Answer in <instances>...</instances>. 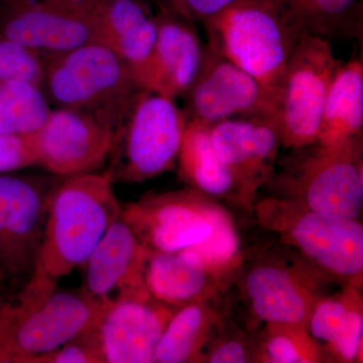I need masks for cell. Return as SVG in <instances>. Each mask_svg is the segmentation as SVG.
Wrapping results in <instances>:
<instances>
[{
    "label": "cell",
    "instance_id": "cell-1",
    "mask_svg": "<svg viewBox=\"0 0 363 363\" xmlns=\"http://www.w3.org/2000/svg\"><path fill=\"white\" fill-rule=\"evenodd\" d=\"M107 303L40 272L0 295V363H28L96 326Z\"/></svg>",
    "mask_w": 363,
    "mask_h": 363
},
{
    "label": "cell",
    "instance_id": "cell-2",
    "mask_svg": "<svg viewBox=\"0 0 363 363\" xmlns=\"http://www.w3.org/2000/svg\"><path fill=\"white\" fill-rule=\"evenodd\" d=\"M114 182L111 169L61 179L50 201L35 272L59 283L84 266L121 217Z\"/></svg>",
    "mask_w": 363,
    "mask_h": 363
},
{
    "label": "cell",
    "instance_id": "cell-3",
    "mask_svg": "<svg viewBox=\"0 0 363 363\" xmlns=\"http://www.w3.org/2000/svg\"><path fill=\"white\" fill-rule=\"evenodd\" d=\"M44 92L50 104L84 113L116 131L138 91L128 65L99 42L45 56Z\"/></svg>",
    "mask_w": 363,
    "mask_h": 363
},
{
    "label": "cell",
    "instance_id": "cell-4",
    "mask_svg": "<svg viewBox=\"0 0 363 363\" xmlns=\"http://www.w3.org/2000/svg\"><path fill=\"white\" fill-rule=\"evenodd\" d=\"M202 23L209 44L279 95L286 63L303 30L269 0H236Z\"/></svg>",
    "mask_w": 363,
    "mask_h": 363
},
{
    "label": "cell",
    "instance_id": "cell-5",
    "mask_svg": "<svg viewBox=\"0 0 363 363\" xmlns=\"http://www.w3.org/2000/svg\"><path fill=\"white\" fill-rule=\"evenodd\" d=\"M187 121L173 98L138 91L116 131L111 154L117 156L111 169L116 180L140 183L169 171L178 159Z\"/></svg>",
    "mask_w": 363,
    "mask_h": 363
},
{
    "label": "cell",
    "instance_id": "cell-6",
    "mask_svg": "<svg viewBox=\"0 0 363 363\" xmlns=\"http://www.w3.org/2000/svg\"><path fill=\"white\" fill-rule=\"evenodd\" d=\"M340 65L327 39L303 33L279 88L274 123L281 145L301 149L317 142L325 101Z\"/></svg>",
    "mask_w": 363,
    "mask_h": 363
},
{
    "label": "cell",
    "instance_id": "cell-7",
    "mask_svg": "<svg viewBox=\"0 0 363 363\" xmlns=\"http://www.w3.org/2000/svg\"><path fill=\"white\" fill-rule=\"evenodd\" d=\"M61 179L0 175V267L9 286L18 288L35 274L50 201Z\"/></svg>",
    "mask_w": 363,
    "mask_h": 363
},
{
    "label": "cell",
    "instance_id": "cell-8",
    "mask_svg": "<svg viewBox=\"0 0 363 363\" xmlns=\"http://www.w3.org/2000/svg\"><path fill=\"white\" fill-rule=\"evenodd\" d=\"M184 97L188 121L210 125L240 116L274 121L278 109V93L260 84L209 43L199 75Z\"/></svg>",
    "mask_w": 363,
    "mask_h": 363
},
{
    "label": "cell",
    "instance_id": "cell-9",
    "mask_svg": "<svg viewBox=\"0 0 363 363\" xmlns=\"http://www.w3.org/2000/svg\"><path fill=\"white\" fill-rule=\"evenodd\" d=\"M96 0H0V35L44 54L95 42Z\"/></svg>",
    "mask_w": 363,
    "mask_h": 363
},
{
    "label": "cell",
    "instance_id": "cell-10",
    "mask_svg": "<svg viewBox=\"0 0 363 363\" xmlns=\"http://www.w3.org/2000/svg\"><path fill=\"white\" fill-rule=\"evenodd\" d=\"M193 192L145 198L121 209V218L150 252H175L208 240L223 210Z\"/></svg>",
    "mask_w": 363,
    "mask_h": 363
},
{
    "label": "cell",
    "instance_id": "cell-11",
    "mask_svg": "<svg viewBox=\"0 0 363 363\" xmlns=\"http://www.w3.org/2000/svg\"><path fill=\"white\" fill-rule=\"evenodd\" d=\"M116 131L81 112L52 109L33 133L38 166L60 178L96 171L111 156Z\"/></svg>",
    "mask_w": 363,
    "mask_h": 363
},
{
    "label": "cell",
    "instance_id": "cell-12",
    "mask_svg": "<svg viewBox=\"0 0 363 363\" xmlns=\"http://www.w3.org/2000/svg\"><path fill=\"white\" fill-rule=\"evenodd\" d=\"M359 136L321 147L306 162L298 180V204L317 213L358 219L362 209L363 175Z\"/></svg>",
    "mask_w": 363,
    "mask_h": 363
},
{
    "label": "cell",
    "instance_id": "cell-13",
    "mask_svg": "<svg viewBox=\"0 0 363 363\" xmlns=\"http://www.w3.org/2000/svg\"><path fill=\"white\" fill-rule=\"evenodd\" d=\"M279 218V229L319 269L340 279L362 277L363 227L358 219L317 213L303 206Z\"/></svg>",
    "mask_w": 363,
    "mask_h": 363
},
{
    "label": "cell",
    "instance_id": "cell-14",
    "mask_svg": "<svg viewBox=\"0 0 363 363\" xmlns=\"http://www.w3.org/2000/svg\"><path fill=\"white\" fill-rule=\"evenodd\" d=\"M150 253L119 217L86 260L84 285L81 289L105 303L152 297L145 281Z\"/></svg>",
    "mask_w": 363,
    "mask_h": 363
},
{
    "label": "cell",
    "instance_id": "cell-15",
    "mask_svg": "<svg viewBox=\"0 0 363 363\" xmlns=\"http://www.w3.org/2000/svg\"><path fill=\"white\" fill-rule=\"evenodd\" d=\"M174 312L154 298H123L105 306L96 329L104 363L155 362Z\"/></svg>",
    "mask_w": 363,
    "mask_h": 363
},
{
    "label": "cell",
    "instance_id": "cell-16",
    "mask_svg": "<svg viewBox=\"0 0 363 363\" xmlns=\"http://www.w3.org/2000/svg\"><path fill=\"white\" fill-rule=\"evenodd\" d=\"M210 135L215 150L233 172L241 192H253L271 176L281 145L274 121L233 117L211 125Z\"/></svg>",
    "mask_w": 363,
    "mask_h": 363
},
{
    "label": "cell",
    "instance_id": "cell-17",
    "mask_svg": "<svg viewBox=\"0 0 363 363\" xmlns=\"http://www.w3.org/2000/svg\"><path fill=\"white\" fill-rule=\"evenodd\" d=\"M155 16L157 42L143 89L173 99L184 97L201 70L205 45L194 23L164 11Z\"/></svg>",
    "mask_w": 363,
    "mask_h": 363
},
{
    "label": "cell",
    "instance_id": "cell-18",
    "mask_svg": "<svg viewBox=\"0 0 363 363\" xmlns=\"http://www.w3.org/2000/svg\"><path fill=\"white\" fill-rule=\"evenodd\" d=\"M94 23L95 42L123 60L143 89L157 42L156 16L138 0H96Z\"/></svg>",
    "mask_w": 363,
    "mask_h": 363
},
{
    "label": "cell",
    "instance_id": "cell-19",
    "mask_svg": "<svg viewBox=\"0 0 363 363\" xmlns=\"http://www.w3.org/2000/svg\"><path fill=\"white\" fill-rule=\"evenodd\" d=\"M252 311L262 321L295 326L309 319L312 297L297 277L277 264H257L245 281Z\"/></svg>",
    "mask_w": 363,
    "mask_h": 363
},
{
    "label": "cell",
    "instance_id": "cell-20",
    "mask_svg": "<svg viewBox=\"0 0 363 363\" xmlns=\"http://www.w3.org/2000/svg\"><path fill=\"white\" fill-rule=\"evenodd\" d=\"M208 271L200 255L189 248L175 252H150L145 281L157 302L181 308L198 302L204 294Z\"/></svg>",
    "mask_w": 363,
    "mask_h": 363
},
{
    "label": "cell",
    "instance_id": "cell-21",
    "mask_svg": "<svg viewBox=\"0 0 363 363\" xmlns=\"http://www.w3.org/2000/svg\"><path fill=\"white\" fill-rule=\"evenodd\" d=\"M362 60H350L339 66L332 80L317 143L321 147L339 145L362 135Z\"/></svg>",
    "mask_w": 363,
    "mask_h": 363
},
{
    "label": "cell",
    "instance_id": "cell-22",
    "mask_svg": "<svg viewBox=\"0 0 363 363\" xmlns=\"http://www.w3.org/2000/svg\"><path fill=\"white\" fill-rule=\"evenodd\" d=\"M210 130V124L187 121L178 155L181 175L205 194L223 196L233 190L241 192L233 172L215 150Z\"/></svg>",
    "mask_w": 363,
    "mask_h": 363
},
{
    "label": "cell",
    "instance_id": "cell-23",
    "mask_svg": "<svg viewBox=\"0 0 363 363\" xmlns=\"http://www.w3.org/2000/svg\"><path fill=\"white\" fill-rule=\"evenodd\" d=\"M279 13L304 33L325 38L352 39L359 33L362 11L338 0H269Z\"/></svg>",
    "mask_w": 363,
    "mask_h": 363
},
{
    "label": "cell",
    "instance_id": "cell-24",
    "mask_svg": "<svg viewBox=\"0 0 363 363\" xmlns=\"http://www.w3.org/2000/svg\"><path fill=\"white\" fill-rule=\"evenodd\" d=\"M309 329L317 342L330 346L345 362L357 359L362 341V314L343 298L319 303L310 314Z\"/></svg>",
    "mask_w": 363,
    "mask_h": 363
},
{
    "label": "cell",
    "instance_id": "cell-25",
    "mask_svg": "<svg viewBox=\"0 0 363 363\" xmlns=\"http://www.w3.org/2000/svg\"><path fill=\"white\" fill-rule=\"evenodd\" d=\"M213 318L206 308L191 303L174 313L157 345L155 362H190L201 350Z\"/></svg>",
    "mask_w": 363,
    "mask_h": 363
},
{
    "label": "cell",
    "instance_id": "cell-26",
    "mask_svg": "<svg viewBox=\"0 0 363 363\" xmlns=\"http://www.w3.org/2000/svg\"><path fill=\"white\" fill-rule=\"evenodd\" d=\"M44 90L26 82L0 84V133L33 135L52 108Z\"/></svg>",
    "mask_w": 363,
    "mask_h": 363
},
{
    "label": "cell",
    "instance_id": "cell-27",
    "mask_svg": "<svg viewBox=\"0 0 363 363\" xmlns=\"http://www.w3.org/2000/svg\"><path fill=\"white\" fill-rule=\"evenodd\" d=\"M45 63L42 52L0 35V84L26 82L44 90Z\"/></svg>",
    "mask_w": 363,
    "mask_h": 363
},
{
    "label": "cell",
    "instance_id": "cell-28",
    "mask_svg": "<svg viewBox=\"0 0 363 363\" xmlns=\"http://www.w3.org/2000/svg\"><path fill=\"white\" fill-rule=\"evenodd\" d=\"M28 363H104L95 326L56 350L30 358Z\"/></svg>",
    "mask_w": 363,
    "mask_h": 363
},
{
    "label": "cell",
    "instance_id": "cell-29",
    "mask_svg": "<svg viewBox=\"0 0 363 363\" xmlns=\"http://www.w3.org/2000/svg\"><path fill=\"white\" fill-rule=\"evenodd\" d=\"M38 166L33 135L0 133V175Z\"/></svg>",
    "mask_w": 363,
    "mask_h": 363
},
{
    "label": "cell",
    "instance_id": "cell-30",
    "mask_svg": "<svg viewBox=\"0 0 363 363\" xmlns=\"http://www.w3.org/2000/svg\"><path fill=\"white\" fill-rule=\"evenodd\" d=\"M160 11L196 23L204 21L236 0H157Z\"/></svg>",
    "mask_w": 363,
    "mask_h": 363
},
{
    "label": "cell",
    "instance_id": "cell-31",
    "mask_svg": "<svg viewBox=\"0 0 363 363\" xmlns=\"http://www.w3.org/2000/svg\"><path fill=\"white\" fill-rule=\"evenodd\" d=\"M267 359L274 363L308 362L295 339L288 335L272 336L266 345Z\"/></svg>",
    "mask_w": 363,
    "mask_h": 363
},
{
    "label": "cell",
    "instance_id": "cell-32",
    "mask_svg": "<svg viewBox=\"0 0 363 363\" xmlns=\"http://www.w3.org/2000/svg\"><path fill=\"white\" fill-rule=\"evenodd\" d=\"M248 360L247 348L238 340H229L217 346L208 362L212 363H245Z\"/></svg>",
    "mask_w": 363,
    "mask_h": 363
},
{
    "label": "cell",
    "instance_id": "cell-33",
    "mask_svg": "<svg viewBox=\"0 0 363 363\" xmlns=\"http://www.w3.org/2000/svg\"><path fill=\"white\" fill-rule=\"evenodd\" d=\"M342 6L353 11H362V4L358 0H338Z\"/></svg>",
    "mask_w": 363,
    "mask_h": 363
},
{
    "label": "cell",
    "instance_id": "cell-34",
    "mask_svg": "<svg viewBox=\"0 0 363 363\" xmlns=\"http://www.w3.org/2000/svg\"><path fill=\"white\" fill-rule=\"evenodd\" d=\"M9 286V279H7L4 269H2L1 267H0V295H1L4 286Z\"/></svg>",
    "mask_w": 363,
    "mask_h": 363
}]
</instances>
